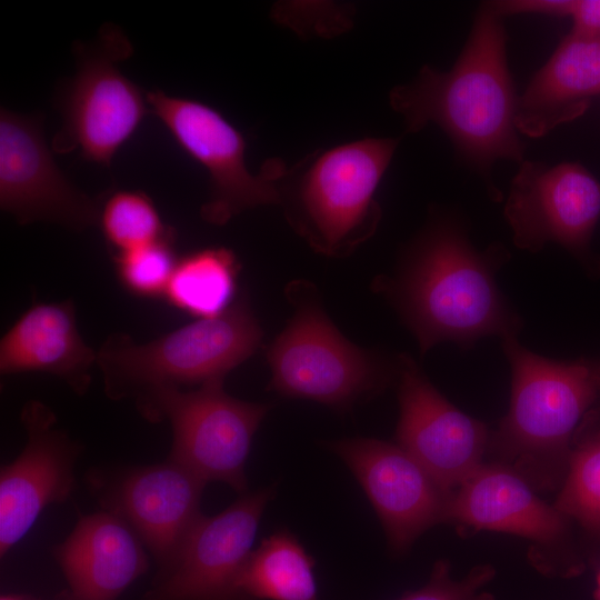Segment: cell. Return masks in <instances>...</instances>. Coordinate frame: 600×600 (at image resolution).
<instances>
[{
  "mask_svg": "<svg viewBox=\"0 0 600 600\" xmlns=\"http://www.w3.org/2000/svg\"><path fill=\"white\" fill-rule=\"evenodd\" d=\"M599 93L600 33L571 30L518 98L517 130L543 137L581 116Z\"/></svg>",
  "mask_w": 600,
  "mask_h": 600,
  "instance_id": "d6986e66",
  "label": "cell"
},
{
  "mask_svg": "<svg viewBox=\"0 0 600 600\" xmlns=\"http://www.w3.org/2000/svg\"><path fill=\"white\" fill-rule=\"evenodd\" d=\"M512 468L481 463L449 497L446 522L468 531L512 533L556 549L569 540L571 521Z\"/></svg>",
  "mask_w": 600,
  "mask_h": 600,
  "instance_id": "e0dca14e",
  "label": "cell"
},
{
  "mask_svg": "<svg viewBox=\"0 0 600 600\" xmlns=\"http://www.w3.org/2000/svg\"><path fill=\"white\" fill-rule=\"evenodd\" d=\"M494 577L491 566L474 567L467 577L454 580L446 560L436 562L431 577L422 588L408 592L399 600H494L483 587Z\"/></svg>",
  "mask_w": 600,
  "mask_h": 600,
  "instance_id": "484cf974",
  "label": "cell"
},
{
  "mask_svg": "<svg viewBox=\"0 0 600 600\" xmlns=\"http://www.w3.org/2000/svg\"><path fill=\"white\" fill-rule=\"evenodd\" d=\"M490 4L478 13L469 39L449 71L423 66L389 93L406 132L440 127L461 156L487 171L494 161L522 162L516 127L518 96L507 63L506 31Z\"/></svg>",
  "mask_w": 600,
  "mask_h": 600,
  "instance_id": "6da1fadb",
  "label": "cell"
},
{
  "mask_svg": "<svg viewBox=\"0 0 600 600\" xmlns=\"http://www.w3.org/2000/svg\"><path fill=\"white\" fill-rule=\"evenodd\" d=\"M517 247L556 242L583 253L600 218V182L581 164L522 161L504 206Z\"/></svg>",
  "mask_w": 600,
  "mask_h": 600,
  "instance_id": "8fae6325",
  "label": "cell"
},
{
  "mask_svg": "<svg viewBox=\"0 0 600 600\" xmlns=\"http://www.w3.org/2000/svg\"><path fill=\"white\" fill-rule=\"evenodd\" d=\"M1 600H17V599L6 597V598H2Z\"/></svg>",
  "mask_w": 600,
  "mask_h": 600,
  "instance_id": "f1b7e54d",
  "label": "cell"
},
{
  "mask_svg": "<svg viewBox=\"0 0 600 600\" xmlns=\"http://www.w3.org/2000/svg\"><path fill=\"white\" fill-rule=\"evenodd\" d=\"M490 4L501 17L520 13L570 17L572 30L600 33V0H507Z\"/></svg>",
  "mask_w": 600,
  "mask_h": 600,
  "instance_id": "4316f807",
  "label": "cell"
},
{
  "mask_svg": "<svg viewBox=\"0 0 600 600\" xmlns=\"http://www.w3.org/2000/svg\"><path fill=\"white\" fill-rule=\"evenodd\" d=\"M147 101L177 144L209 174V198L200 210L204 221L222 226L247 209L280 204L274 182L278 158L267 160L253 174L247 167L243 134L218 110L159 89L148 91Z\"/></svg>",
  "mask_w": 600,
  "mask_h": 600,
  "instance_id": "ba28073f",
  "label": "cell"
},
{
  "mask_svg": "<svg viewBox=\"0 0 600 600\" xmlns=\"http://www.w3.org/2000/svg\"><path fill=\"white\" fill-rule=\"evenodd\" d=\"M504 258L500 247L477 252L449 224L419 238L390 289L422 353L441 341L469 346L486 336H516L520 320L494 280Z\"/></svg>",
  "mask_w": 600,
  "mask_h": 600,
  "instance_id": "7a4b0ae2",
  "label": "cell"
},
{
  "mask_svg": "<svg viewBox=\"0 0 600 600\" xmlns=\"http://www.w3.org/2000/svg\"><path fill=\"white\" fill-rule=\"evenodd\" d=\"M314 560L286 530L263 539L239 580L243 600H319Z\"/></svg>",
  "mask_w": 600,
  "mask_h": 600,
  "instance_id": "44dd1931",
  "label": "cell"
},
{
  "mask_svg": "<svg viewBox=\"0 0 600 600\" xmlns=\"http://www.w3.org/2000/svg\"><path fill=\"white\" fill-rule=\"evenodd\" d=\"M21 420L28 442L0 476L1 556L28 532L44 507L68 498L73 483L76 446L54 428L53 412L39 401H30Z\"/></svg>",
  "mask_w": 600,
  "mask_h": 600,
  "instance_id": "9a60e30c",
  "label": "cell"
},
{
  "mask_svg": "<svg viewBox=\"0 0 600 600\" xmlns=\"http://www.w3.org/2000/svg\"><path fill=\"white\" fill-rule=\"evenodd\" d=\"M593 598L594 600H600V566L598 568L597 576H596V588L593 591Z\"/></svg>",
  "mask_w": 600,
  "mask_h": 600,
  "instance_id": "83f0119b",
  "label": "cell"
},
{
  "mask_svg": "<svg viewBox=\"0 0 600 600\" xmlns=\"http://www.w3.org/2000/svg\"><path fill=\"white\" fill-rule=\"evenodd\" d=\"M142 544L111 511L81 518L56 550L71 599L116 600L147 569Z\"/></svg>",
  "mask_w": 600,
  "mask_h": 600,
  "instance_id": "ac0fdd59",
  "label": "cell"
},
{
  "mask_svg": "<svg viewBox=\"0 0 600 600\" xmlns=\"http://www.w3.org/2000/svg\"><path fill=\"white\" fill-rule=\"evenodd\" d=\"M262 331L241 299L222 313L198 319L147 343L114 333L97 352V363L111 397L136 390L223 380L258 349Z\"/></svg>",
  "mask_w": 600,
  "mask_h": 600,
  "instance_id": "5b68a950",
  "label": "cell"
},
{
  "mask_svg": "<svg viewBox=\"0 0 600 600\" xmlns=\"http://www.w3.org/2000/svg\"><path fill=\"white\" fill-rule=\"evenodd\" d=\"M132 52L127 36L112 23L103 24L93 42H74L77 71L57 97L62 127L52 141L56 152L79 150L84 159L108 167L137 131L150 111L147 93L118 66Z\"/></svg>",
  "mask_w": 600,
  "mask_h": 600,
  "instance_id": "8992f818",
  "label": "cell"
},
{
  "mask_svg": "<svg viewBox=\"0 0 600 600\" xmlns=\"http://www.w3.org/2000/svg\"><path fill=\"white\" fill-rule=\"evenodd\" d=\"M599 374H600V370H599Z\"/></svg>",
  "mask_w": 600,
  "mask_h": 600,
  "instance_id": "f546056e",
  "label": "cell"
},
{
  "mask_svg": "<svg viewBox=\"0 0 600 600\" xmlns=\"http://www.w3.org/2000/svg\"><path fill=\"white\" fill-rule=\"evenodd\" d=\"M398 143L363 138L317 150L290 167L279 159L280 204L314 250L343 256L373 234L381 216L376 192Z\"/></svg>",
  "mask_w": 600,
  "mask_h": 600,
  "instance_id": "277c9868",
  "label": "cell"
},
{
  "mask_svg": "<svg viewBox=\"0 0 600 600\" xmlns=\"http://www.w3.org/2000/svg\"><path fill=\"white\" fill-rule=\"evenodd\" d=\"M120 282L142 297L164 296L178 259L174 233L148 246L113 256Z\"/></svg>",
  "mask_w": 600,
  "mask_h": 600,
  "instance_id": "d4e9b609",
  "label": "cell"
},
{
  "mask_svg": "<svg viewBox=\"0 0 600 600\" xmlns=\"http://www.w3.org/2000/svg\"><path fill=\"white\" fill-rule=\"evenodd\" d=\"M98 224L114 254L131 251L173 234L151 198L138 190L103 194Z\"/></svg>",
  "mask_w": 600,
  "mask_h": 600,
  "instance_id": "cb8c5ba5",
  "label": "cell"
},
{
  "mask_svg": "<svg viewBox=\"0 0 600 600\" xmlns=\"http://www.w3.org/2000/svg\"><path fill=\"white\" fill-rule=\"evenodd\" d=\"M352 471L397 552L432 526L446 522L449 497L401 447L371 438L329 444Z\"/></svg>",
  "mask_w": 600,
  "mask_h": 600,
  "instance_id": "5bb4252c",
  "label": "cell"
},
{
  "mask_svg": "<svg viewBox=\"0 0 600 600\" xmlns=\"http://www.w3.org/2000/svg\"><path fill=\"white\" fill-rule=\"evenodd\" d=\"M553 506L600 540V429L577 430Z\"/></svg>",
  "mask_w": 600,
  "mask_h": 600,
  "instance_id": "603a6c76",
  "label": "cell"
},
{
  "mask_svg": "<svg viewBox=\"0 0 600 600\" xmlns=\"http://www.w3.org/2000/svg\"><path fill=\"white\" fill-rule=\"evenodd\" d=\"M272 494L260 489L214 516H201L149 600H243L239 580Z\"/></svg>",
  "mask_w": 600,
  "mask_h": 600,
  "instance_id": "4fadbf2b",
  "label": "cell"
},
{
  "mask_svg": "<svg viewBox=\"0 0 600 600\" xmlns=\"http://www.w3.org/2000/svg\"><path fill=\"white\" fill-rule=\"evenodd\" d=\"M204 484L169 458L123 473L109 489L107 501L166 570L201 517Z\"/></svg>",
  "mask_w": 600,
  "mask_h": 600,
  "instance_id": "2e32d148",
  "label": "cell"
},
{
  "mask_svg": "<svg viewBox=\"0 0 600 600\" xmlns=\"http://www.w3.org/2000/svg\"><path fill=\"white\" fill-rule=\"evenodd\" d=\"M512 372L511 400L489 447L534 490L561 486L574 434L596 400L599 370L561 362L501 338Z\"/></svg>",
  "mask_w": 600,
  "mask_h": 600,
  "instance_id": "3957f363",
  "label": "cell"
},
{
  "mask_svg": "<svg viewBox=\"0 0 600 600\" xmlns=\"http://www.w3.org/2000/svg\"><path fill=\"white\" fill-rule=\"evenodd\" d=\"M100 198L69 181L46 143L39 116L0 111V207L21 224L58 223L72 230L98 224Z\"/></svg>",
  "mask_w": 600,
  "mask_h": 600,
  "instance_id": "30bf717a",
  "label": "cell"
},
{
  "mask_svg": "<svg viewBox=\"0 0 600 600\" xmlns=\"http://www.w3.org/2000/svg\"><path fill=\"white\" fill-rule=\"evenodd\" d=\"M222 381L193 391L158 388L144 394L142 408L148 416L170 421L171 460L206 483L221 481L241 492L247 488L244 468L252 438L270 406L229 396Z\"/></svg>",
  "mask_w": 600,
  "mask_h": 600,
  "instance_id": "52a82bcc",
  "label": "cell"
},
{
  "mask_svg": "<svg viewBox=\"0 0 600 600\" xmlns=\"http://www.w3.org/2000/svg\"><path fill=\"white\" fill-rule=\"evenodd\" d=\"M270 387L282 396L347 409L378 390L380 360L349 342L314 301H300L268 353Z\"/></svg>",
  "mask_w": 600,
  "mask_h": 600,
  "instance_id": "9c48e42d",
  "label": "cell"
},
{
  "mask_svg": "<svg viewBox=\"0 0 600 600\" xmlns=\"http://www.w3.org/2000/svg\"><path fill=\"white\" fill-rule=\"evenodd\" d=\"M97 357L78 331L71 300L33 304L0 341L2 374L47 372L63 379L78 393L88 388Z\"/></svg>",
  "mask_w": 600,
  "mask_h": 600,
  "instance_id": "ffe728a7",
  "label": "cell"
},
{
  "mask_svg": "<svg viewBox=\"0 0 600 600\" xmlns=\"http://www.w3.org/2000/svg\"><path fill=\"white\" fill-rule=\"evenodd\" d=\"M399 374L398 446L451 494L482 463L489 431L450 403L408 356L400 357Z\"/></svg>",
  "mask_w": 600,
  "mask_h": 600,
  "instance_id": "7c38bea8",
  "label": "cell"
},
{
  "mask_svg": "<svg viewBox=\"0 0 600 600\" xmlns=\"http://www.w3.org/2000/svg\"><path fill=\"white\" fill-rule=\"evenodd\" d=\"M239 264L227 248H206L178 260L164 297L171 306L199 319L230 307Z\"/></svg>",
  "mask_w": 600,
  "mask_h": 600,
  "instance_id": "7402d4cb",
  "label": "cell"
}]
</instances>
